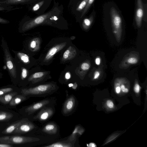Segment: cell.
<instances>
[{"label": "cell", "instance_id": "7a4b0ae2", "mask_svg": "<svg viewBox=\"0 0 147 147\" xmlns=\"http://www.w3.org/2000/svg\"><path fill=\"white\" fill-rule=\"evenodd\" d=\"M55 85L52 83H49L39 85L36 87L29 88H23L21 93L24 96L28 95H40L48 94L56 89Z\"/></svg>", "mask_w": 147, "mask_h": 147}, {"label": "cell", "instance_id": "f35d334b", "mask_svg": "<svg viewBox=\"0 0 147 147\" xmlns=\"http://www.w3.org/2000/svg\"><path fill=\"white\" fill-rule=\"evenodd\" d=\"M65 78L67 79H69L71 77V75L69 72H67L65 74Z\"/></svg>", "mask_w": 147, "mask_h": 147}, {"label": "cell", "instance_id": "8d00e7d4", "mask_svg": "<svg viewBox=\"0 0 147 147\" xmlns=\"http://www.w3.org/2000/svg\"><path fill=\"white\" fill-rule=\"evenodd\" d=\"M100 75V72L98 71H96L94 74V79L95 80L97 79L99 76Z\"/></svg>", "mask_w": 147, "mask_h": 147}, {"label": "cell", "instance_id": "2e32d148", "mask_svg": "<svg viewBox=\"0 0 147 147\" xmlns=\"http://www.w3.org/2000/svg\"><path fill=\"white\" fill-rule=\"evenodd\" d=\"M26 99L25 96L22 95H17L14 96L9 103L11 106H16Z\"/></svg>", "mask_w": 147, "mask_h": 147}, {"label": "cell", "instance_id": "d6a6232c", "mask_svg": "<svg viewBox=\"0 0 147 147\" xmlns=\"http://www.w3.org/2000/svg\"><path fill=\"white\" fill-rule=\"evenodd\" d=\"M28 71L25 68H23L22 69L21 73V78L22 80L26 78L27 76Z\"/></svg>", "mask_w": 147, "mask_h": 147}, {"label": "cell", "instance_id": "60d3db41", "mask_svg": "<svg viewBox=\"0 0 147 147\" xmlns=\"http://www.w3.org/2000/svg\"><path fill=\"white\" fill-rule=\"evenodd\" d=\"M75 37L74 36H72L71 38H70L71 40H73L75 38Z\"/></svg>", "mask_w": 147, "mask_h": 147}, {"label": "cell", "instance_id": "836d02e7", "mask_svg": "<svg viewBox=\"0 0 147 147\" xmlns=\"http://www.w3.org/2000/svg\"><path fill=\"white\" fill-rule=\"evenodd\" d=\"M90 65L87 63H83L81 65V69L84 70H87L89 69L90 68Z\"/></svg>", "mask_w": 147, "mask_h": 147}, {"label": "cell", "instance_id": "ba28073f", "mask_svg": "<svg viewBox=\"0 0 147 147\" xmlns=\"http://www.w3.org/2000/svg\"><path fill=\"white\" fill-rule=\"evenodd\" d=\"M144 9L142 0H137L135 15V20L137 26L140 28L143 15Z\"/></svg>", "mask_w": 147, "mask_h": 147}, {"label": "cell", "instance_id": "30bf717a", "mask_svg": "<svg viewBox=\"0 0 147 147\" xmlns=\"http://www.w3.org/2000/svg\"><path fill=\"white\" fill-rule=\"evenodd\" d=\"M76 104V100L73 95L70 96L65 102L63 108V111L65 114L71 112Z\"/></svg>", "mask_w": 147, "mask_h": 147}, {"label": "cell", "instance_id": "b9f144b4", "mask_svg": "<svg viewBox=\"0 0 147 147\" xmlns=\"http://www.w3.org/2000/svg\"><path fill=\"white\" fill-rule=\"evenodd\" d=\"M73 84H69V86H70V87H71V86H73Z\"/></svg>", "mask_w": 147, "mask_h": 147}, {"label": "cell", "instance_id": "7c38bea8", "mask_svg": "<svg viewBox=\"0 0 147 147\" xmlns=\"http://www.w3.org/2000/svg\"><path fill=\"white\" fill-rule=\"evenodd\" d=\"M42 131L45 133L50 134H55L58 131V127L57 125L54 123H49L43 127Z\"/></svg>", "mask_w": 147, "mask_h": 147}, {"label": "cell", "instance_id": "1f68e13d", "mask_svg": "<svg viewBox=\"0 0 147 147\" xmlns=\"http://www.w3.org/2000/svg\"><path fill=\"white\" fill-rule=\"evenodd\" d=\"M141 87L137 82L135 83L134 87V90L136 94H138L140 93L141 90Z\"/></svg>", "mask_w": 147, "mask_h": 147}, {"label": "cell", "instance_id": "ffe728a7", "mask_svg": "<svg viewBox=\"0 0 147 147\" xmlns=\"http://www.w3.org/2000/svg\"><path fill=\"white\" fill-rule=\"evenodd\" d=\"M29 0H6L0 2V4L12 5L20 4L28 1Z\"/></svg>", "mask_w": 147, "mask_h": 147}, {"label": "cell", "instance_id": "8fae6325", "mask_svg": "<svg viewBox=\"0 0 147 147\" xmlns=\"http://www.w3.org/2000/svg\"><path fill=\"white\" fill-rule=\"evenodd\" d=\"M66 42H63L56 45L51 48L48 51L45 58L44 61L50 60L58 51L63 49L66 45Z\"/></svg>", "mask_w": 147, "mask_h": 147}, {"label": "cell", "instance_id": "d590c367", "mask_svg": "<svg viewBox=\"0 0 147 147\" xmlns=\"http://www.w3.org/2000/svg\"><path fill=\"white\" fill-rule=\"evenodd\" d=\"M13 146L10 144L1 143H0V147H11Z\"/></svg>", "mask_w": 147, "mask_h": 147}, {"label": "cell", "instance_id": "74e56055", "mask_svg": "<svg viewBox=\"0 0 147 147\" xmlns=\"http://www.w3.org/2000/svg\"><path fill=\"white\" fill-rule=\"evenodd\" d=\"M95 63L97 65H99L100 63V59L99 57H97L95 60Z\"/></svg>", "mask_w": 147, "mask_h": 147}, {"label": "cell", "instance_id": "5bb4252c", "mask_svg": "<svg viewBox=\"0 0 147 147\" xmlns=\"http://www.w3.org/2000/svg\"><path fill=\"white\" fill-rule=\"evenodd\" d=\"M76 51L73 47L70 46L63 53V58L64 60L72 59L76 56Z\"/></svg>", "mask_w": 147, "mask_h": 147}, {"label": "cell", "instance_id": "83f0119b", "mask_svg": "<svg viewBox=\"0 0 147 147\" xmlns=\"http://www.w3.org/2000/svg\"><path fill=\"white\" fill-rule=\"evenodd\" d=\"M13 90L11 88H6L0 89V96L12 92Z\"/></svg>", "mask_w": 147, "mask_h": 147}, {"label": "cell", "instance_id": "44dd1931", "mask_svg": "<svg viewBox=\"0 0 147 147\" xmlns=\"http://www.w3.org/2000/svg\"><path fill=\"white\" fill-rule=\"evenodd\" d=\"M71 144L70 143L61 142H57L45 146L46 147H71Z\"/></svg>", "mask_w": 147, "mask_h": 147}, {"label": "cell", "instance_id": "f1b7e54d", "mask_svg": "<svg viewBox=\"0 0 147 147\" xmlns=\"http://www.w3.org/2000/svg\"><path fill=\"white\" fill-rule=\"evenodd\" d=\"M44 2V1H42L36 4L32 7V10L35 11L38 10L42 5Z\"/></svg>", "mask_w": 147, "mask_h": 147}, {"label": "cell", "instance_id": "4fadbf2b", "mask_svg": "<svg viewBox=\"0 0 147 147\" xmlns=\"http://www.w3.org/2000/svg\"><path fill=\"white\" fill-rule=\"evenodd\" d=\"M27 119H22L12 124L4 130L2 133L5 134H9L12 133L17 127L24 121Z\"/></svg>", "mask_w": 147, "mask_h": 147}, {"label": "cell", "instance_id": "603a6c76", "mask_svg": "<svg viewBox=\"0 0 147 147\" xmlns=\"http://www.w3.org/2000/svg\"><path fill=\"white\" fill-rule=\"evenodd\" d=\"M17 54L18 57L24 63H26L29 62V57L26 54L18 52Z\"/></svg>", "mask_w": 147, "mask_h": 147}, {"label": "cell", "instance_id": "cb8c5ba5", "mask_svg": "<svg viewBox=\"0 0 147 147\" xmlns=\"http://www.w3.org/2000/svg\"><path fill=\"white\" fill-rule=\"evenodd\" d=\"M118 79L119 82L121 92L122 93H127L129 91V89L126 87L125 85L124 84H122L121 79Z\"/></svg>", "mask_w": 147, "mask_h": 147}, {"label": "cell", "instance_id": "5b68a950", "mask_svg": "<svg viewBox=\"0 0 147 147\" xmlns=\"http://www.w3.org/2000/svg\"><path fill=\"white\" fill-rule=\"evenodd\" d=\"M2 42L5 63L11 75L13 77L15 78L17 76L16 67L9 51L7 45L3 38H2Z\"/></svg>", "mask_w": 147, "mask_h": 147}, {"label": "cell", "instance_id": "f546056e", "mask_svg": "<svg viewBox=\"0 0 147 147\" xmlns=\"http://www.w3.org/2000/svg\"><path fill=\"white\" fill-rule=\"evenodd\" d=\"M127 62L130 64H135L138 61V59L135 57H130L128 59Z\"/></svg>", "mask_w": 147, "mask_h": 147}, {"label": "cell", "instance_id": "4316f807", "mask_svg": "<svg viewBox=\"0 0 147 147\" xmlns=\"http://www.w3.org/2000/svg\"><path fill=\"white\" fill-rule=\"evenodd\" d=\"M89 0H83L79 5L76 9L78 11H80L83 9L86 5Z\"/></svg>", "mask_w": 147, "mask_h": 147}, {"label": "cell", "instance_id": "7402d4cb", "mask_svg": "<svg viewBox=\"0 0 147 147\" xmlns=\"http://www.w3.org/2000/svg\"><path fill=\"white\" fill-rule=\"evenodd\" d=\"M93 20V17L91 16L89 18L85 19L83 21L82 26L85 29H88L91 25Z\"/></svg>", "mask_w": 147, "mask_h": 147}, {"label": "cell", "instance_id": "ac0fdd59", "mask_svg": "<svg viewBox=\"0 0 147 147\" xmlns=\"http://www.w3.org/2000/svg\"><path fill=\"white\" fill-rule=\"evenodd\" d=\"M44 74L45 73L42 72L35 73L28 78V80L29 81H32L33 83L36 82L38 79L42 77Z\"/></svg>", "mask_w": 147, "mask_h": 147}, {"label": "cell", "instance_id": "d4e9b609", "mask_svg": "<svg viewBox=\"0 0 147 147\" xmlns=\"http://www.w3.org/2000/svg\"><path fill=\"white\" fill-rule=\"evenodd\" d=\"M120 134L119 133H117L111 135L106 140L103 145L107 144L117 138Z\"/></svg>", "mask_w": 147, "mask_h": 147}, {"label": "cell", "instance_id": "9c48e42d", "mask_svg": "<svg viewBox=\"0 0 147 147\" xmlns=\"http://www.w3.org/2000/svg\"><path fill=\"white\" fill-rule=\"evenodd\" d=\"M49 103V101L47 100L40 101L27 107L25 109V112L28 115L31 114L42 108Z\"/></svg>", "mask_w": 147, "mask_h": 147}, {"label": "cell", "instance_id": "d6986e66", "mask_svg": "<svg viewBox=\"0 0 147 147\" xmlns=\"http://www.w3.org/2000/svg\"><path fill=\"white\" fill-rule=\"evenodd\" d=\"M39 40L38 38H35L32 40L30 42L29 47L32 51H35L38 49Z\"/></svg>", "mask_w": 147, "mask_h": 147}, {"label": "cell", "instance_id": "6da1fadb", "mask_svg": "<svg viewBox=\"0 0 147 147\" xmlns=\"http://www.w3.org/2000/svg\"><path fill=\"white\" fill-rule=\"evenodd\" d=\"M57 9L55 8L47 13L26 22L22 26V30L26 31L37 25L47 23L50 20H56L55 18H57L55 15L59 12Z\"/></svg>", "mask_w": 147, "mask_h": 147}, {"label": "cell", "instance_id": "484cf974", "mask_svg": "<svg viewBox=\"0 0 147 147\" xmlns=\"http://www.w3.org/2000/svg\"><path fill=\"white\" fill-rule=\"evenodd\" d=\"M94 0H89L86 5L84 7L82 12V14L81 16V18H82L85 13L87 12V11L88 10L89 7L93 3Z\"/></svg>", "mask_w": 147, "mask_h": 147}, {"label": "cell", "instance_id": "277c9868", "mask_svg": "<svg viewBox=\"0 0 147 147\" xmlns=\"http://www.w3.org/2000/svg\"><path fill=\"white\" fill-rule=\"evenodd\" d=\"M40 139L31 137L13 136L0 137V143L22 144L37 141Z\"/></svg>", "mask_w": 147, "mask_h": 147}, {"label": "cell", "instance_id": "3957f363", "mask_svg": "<svg viewBox=\"0 0 147 147\" xmlns=\"http://www.w3.org/2000/svg\"><path fill=\"white\" fill-rule=\"evenodd\" d=\"M113 32L118 42L120 41L122 33V20L116 9L113 7L110 11Z\"/></svg>", "mask_w": 147, "mask_h": 147}, {"label": "cell", "instance_id": "ab89813d", "mask_svg": "<svg viewBox=\"0 0 147 147\" xmlns=\"http://www.w3.org/2000/svg\"><path fill=\"white\" fill-rule=\"evenodd\" d=\"M6 9L4 7H3L0 6V11H3Z\"/></svg>", "mask_w": 147, "mask_h": 147}, {"label": "cell", "instance_id": "4dcf8cb0", "mask_svg": "<svg viewBox=\"0 0 147 147\" xmlns=\"http://www.w3.org/2000/svg\"><path fill=\"white\" fill-rule=\"evenodd\" d=\"M106 105L107 107L110 109H113L114 107L113 102L110 99H108L106 101Z\"/></svg>", "mask_w": 147, "mask_h": 147}, {"label": "cell", "instance_id": "e0dca14e", "mask_svg": "<svg viewBox=\"0 0 147 147\" xmlns=\"http://www.w3.org/2000/svg\"><path fill=\"white\" fill-rule=\"evenodd\" d=\"M11 113L3 111H0V121H6L11 119L13 116Z\"/></svg>", "mask_w": 147, "mask_h": 147}, {"label": "cell", "instance_id": "7bdbcfd3", "mask_svg": "<svg viewBox=\"0 0 147 147\" xmlns=\"http://www.w3.org/2000/svg\"><path fill=\"white\" fill-rule=\"evenodd\" d=\"M0 77H1V75H0Z\"/></svg>", "mask_w": 147, "mask_h": 147}, {"label": "cell", "instance_id": "52a82bcc", "mask_svg": "<svg viewBox=\"0 0 147 147\" xmlns=\"http://www.w3.org/2000/svg\"><path fill=\"white\" fill-rule=\"evenodd\" d=\"M53 113V110L51 108L44 107L34 117V119L40 121H45L51 117Z\"/></svg>", "mask_w": 147, "mask_h": 147}, {"label": "cell", "instance_id": "8992f818", "mask_svg": "<svg viewBox=\"0 0 147 147\" xmlns=\"http://www.w3.org/2000/svg\"><path fill=\"white\" fill-rule=\"evenodd\" d=\"M35 128V126L28 119L13 132V134H23L30 131Z\"/></svg>", "mask_w": 147, "mask_h": 147}, {"label": "cell", "instance_id": "9a60e30c", "mask_svg": "<svg viewBox=\"0 0 147 147\" xmlns=\"http://www.w3.org/2000/svg\"><path fill=\"white\" fill-rule=\"evenodd\" d=\"M17 94L16 92H13L0 96V102L4 104H7Z\"/></svg>", "mask_w": 147, "mask_h": 147}, {"label": "cell", "instance_id": "e575fe53", "mask_svg": "<svg viewBox=\"0 0 147 147\" xmlns=\"http://www.w3.org/2000/svg\"><path fill=\"white\" fill-rule=\"evenodd\" d=\"M9 21L0 18V24H6L9 23Z\"/></svg>", "mask_w": 147, "mask_h": 147}]
</instances>
